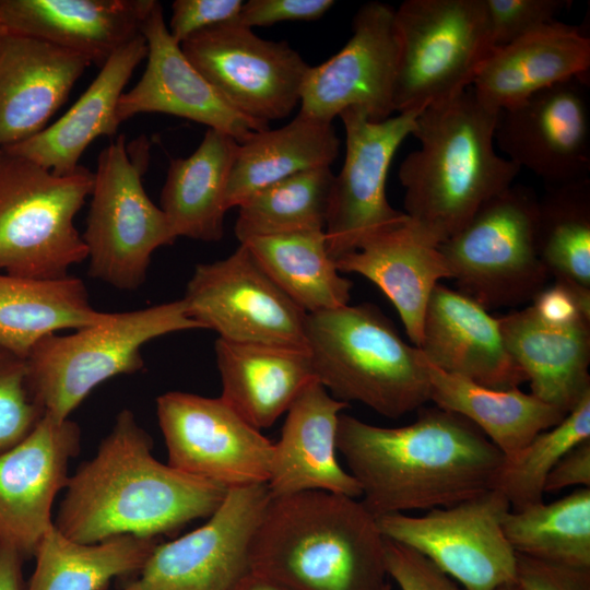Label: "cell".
<instances>
[{
    "instance_id": "1",
    "label": "cell",
    "mask_w": 590,
    "mask_h": 590,
    "mask_svg": "<svg viewBox=\"0 0 590 590\" xmlns=\"http://www.w3.org/2000/svg\"><path fill=\"white\" fill-rule=\"evenodd\" d=\"M337 450L376 518L450 507L493 488L503 452L469 420L420 408L412 424L380 427L340 414Z\"/></svg>"
},
{
    "instance_id": "2",
    "label": "cell",
    "mask_w": 590,
    "mask_h": 590,
    "mask_svg": "<svg viewBox=\"0 0 590 590\" xmlns=\"http://www.w3.org/2000/svg\"><path fill=\"white\" fill-rule=\"evenodd\" d=\"M152 449L133 412L121 410L95 455L69 476L56 528L74 541L95 543L126 534L158 539L209 518L228 488L158 461Z\"/></svg>"
},
{
    "instance_id": "3",
    "label": "cell",
    "mask_w": 590,
    "mask_h": 590,
    "mask_svg": "<svg viewBox=\"0 0 590 590\" xmlns=\"http://www.w3.org/2000/svg\"><path fill=\"white\" fill-rule=\"evenodd\" d=\"M497 115L471 87L417 115L411 135L421 146L398 174L406 225L418 240L438 247L512 185L520 168L495 151Z\"/></svg>"
},
{
    "instance_id": "4",
    "label": "cell",
    "mask_w": 590,
    "mask_h": 590,
    "mask_svg": "<svg viewBox=\"0 0 590 590\" xmlns=\"http://www.w3.org/2000/svg\"><path fill=\"white\" fill-rule=\"evenodd\" d=\"M249 571L290 590H384V535L357 498L326 491L270 497Z\"/></svg>"
},
{
    "instance_id": "5",
    "label": "cell",
    "mask_w": 590,
    "mask_h": 590,
    "mask_svg": "<svg viewBox=\"0 0 590 590\" xmlns=\"http://www.w3.org/2000/svg\"><path fill=\"white\" fill-rule=\"evenodd\" d=\"M306 347L315 378L337 400L398 418L429 401L426 359L373 304L307 314Z\"/></svg>"
},
{
    "instance_id": "6",
    "label": "cell",
    "mask_w": 590,
    "mask_h": 590,
    "mask_svg": "<svg viewBox=\"0 0 590 590\" xmlns=\"http://www.w3.org/2000/svg\"><path fill=\"white\" fill-rule=\"evenodd\" d=\"M202 329L181 299L107 312L101 321L40 339L25 361L28 385L45 414L63 421L104 381L140 371L141 349L162 335Z\"/></svg>"
},
{
    "instance_id": "7",
    "label": "cell",
    "mask_w": 590,
    "mask_h": 590,
    "mask_svg": "<svg viewBox=\"0 0 590 590\" xmlns=\"http://www.w3.org/2000/svg\"><path fill=\"white\" fill-rule=\"evenodd\" d=\"M94 174L80 165L58 175L0 153V271L59 279L87 259L74 217L90 197Z\"/></svg>"
},
{
    "instance_id": "8",
    "label": "cell",
    "mask_w": 590,
    "mask_h": 590,
    "mask_svg": "<svg viewBox=\"0 0 590 590\" xmlns=\"http://www.w3.org/2000/svg\"><path fill=\"white\" fill-rule=\"evenodd\" d=\"M150 144L119 134L97 157L86 227L88 275L115 288L134 291L145 281L152 255L177 238L162 209L149 198L142 177Z\"/></svg>"
},
{
    "instance_id": "9",
    "label": "cell",
    "mask_w": 590,
    "mask_h": 590,
    "mask_svg": "<svg viewBox=\"0 0 590 590\" xmlns=\"http://www.w3.org/2000/svg\"><path fill=\"white\" fill-rule=\"evenodd\" d=\"M539 199L511 185L437 248L460 293L486 310L532 300L550 276L536 243Z\"/></svg>"
},
{
    "instance_id": "10",
    "label": "cell",
    "mask_w": 590,
    "mask_h": 590,
    "mask_svg": "<svg viewBox=\"0 0 590 590\" xmlns=\"http://www.w3.org/2000/svg\"><path fill=\"white\" fill-rule=\"evenodd\" d=\"M394 24L398 114L421 113L471 87L494 49L484 0H406Z\"/></svg>"
},
{
    "instance_id": "11",
    "label": "cell",
    "mask_w": 590,
    "mask_h": 590,
    "mask_svg": "<svg viewBox=\"0 0 590 590\" xmlns=\"http://www.w3.org/2000/svg\"><path fill=\"white\" fill-rule=\"evenodd\" d=\"M510 504L489 489L423 516L384 515L381 534L414 548L465 590H496L516 581V552L505 536L503 520Z\"/></svg>"
},
{
    "instance_id": "12",
    "label": "cell",
    "mask_w": 590,
    "mask_h": 590,
    "mask_svg": "<svg viewBox=\"0 0 590 590\" xmlns=\"http://www.w3.org/2000/svg\"><path fill=\"white\" fill-rule=\"evenodd\" d=\"M193 67L241 115L269 126L300 103L310 66L286 42L267 40L237 21L180 44Z\"/></svg>"
},
{
    "instance_id": "13",
    "label": "cell",
    "mask_w": 590,
    "mask_h": 590,
    "mask_svg": "<svg viewBox=\"0 0 590 590\" xmlns=\"http://www.w3.org/2000/svg\"><path fill=\"white\" fill-rule=\"evenodd\" d=\"M182 300L188 316L219 339L307 349V314L243 244L224 259L198 264Z\"/></svg>"
},
{
    "instance_id": "14",
    "label": "cell",
    "mask_w": 590,
    "mask_h": 590,
    "mask_svg": "<svg viewBox=\"0 0 590 590\" xmlns=\"http://www.w3.org/2000/svg\"><path fill=\"white\" fill-rule=\"evenodd\" d=\"M418 114L371 121L364 111L351 107L339 115L345 130V157L334 177L324 229L334 260L408 223L405 213L388 202L386 181L390 163L412 134Z\"/></svg>"
},
{
    "instance_id": "15",
    "label": "cell",
    "mask_w": 590,
    "mask_h": 590,
    "mask_svg": "<svg viewBox=\"0 0 590 590\" xmlns=\"http://www.w3.org/2000/svg\"><path fill=\"white\" fill-rule=\"evenodd\" d=\"M156 414L172 468L228 489L268 483L273 442L220 397L168 391Z\"/></svg>"
},
{
    "instance_id": "16",
    "label": "cell",
    "mask_w": 590,
    "mask_h": 590,
    "mask_svg": "<svg viewBox=\"0 0 590 590\" xmlns=\"http://www.w3.org/2000/svg\"><path fill=\"white\" fill-rule=\"evenodd\" d=\"M271 494L267 484L233 487L199 528L157 543L119 590H231L249 573V547Z\"/></svg>"
},
{
    "instance_id": "17",
    "label": "cell",
    "mask_w": 590,
    "mask_h": 590,
    "mask_svg": "<svg viewBox=\"0 0 590 590\" xmlns=\"http://www.w3.org/2000/svg\"><path fill=\"white\" fill-rule=\"evenodd\" d=\"M394 11L378 1L359 8L345 46L309 68L300 111L328 122L351 107L364 111L371 121L391 117L399 51Z\"/></svg>"
},
{
    "instance_id": "18",
    "label": "cell",
    "mask_w": 590,
    "mask_h": 590,
    "mask_svg": "<svg viewBox=\"0 0 590 590\" xmlns=\"http://www.w3.org/2000/svg\"><path fill=\"white\" fill-rule=\"evenodd\" d=\"M588 78L541 90L500 109L494 141L507 160L550 186L589 178L590 116Z\"/></svg>"
},
{
    "instance_id": "19",
    "label": "cell",
    "mask_w": 590,
    "mask_h": 590,
    "mask_svg": "<svg viewBox=\"0 0 590 590\" xmlns=\"http://www.w3.org/2000/svg\"><path fill=\"white\" fill-rule=\"evenodd\" d=\"M81 429L47 414L22 441L0 453V543L33 557L54 526L52 507L80 451Z\"/></svg>"
},
{
    "instance_id": "20",
    "label": "cell",
    "mask_w": 590,
    "mask_h": 590,
    "mask_svg": "<svg viewBox=\"0 0 590 590\" xmlns=\"http://www.w3.org/2000/svg\"><path fill=\"white\" fill-rule=\"evenodd\" d=\"M148 44L146 67L118 103L120 122L142 113L189 119L229 134L238 143L269 129L233 108L193 67L170 36L162 4L154 2L141 30Z\"/></svg>"
},
{
    "instance_id": "21",
    "label": "cell",
    "mask_w": 590,
    "mask_h": 590,
    "mask_svg": "<svg viewBox=\"0 0 590 590\" xmlns=\"http://www.w3.org/2000/svg\"><path fill=\"white\" fill-rule=\"evenodd\" d=\"M90 66L48 42L0 32V153L45 129Z\"/></svg>"
},
{
    "instance_id": "22",
    "label": "cell",
    "mask_w": 590,
    "mask_h": 590,
    "mask_svg": "<svg viewBox=\"0 0 590 590\" xmlns=\"http://www.w3.org/2000/svg\"><path fill=\"white\" fill-rule=\"evenodd\" d=\"M418 349L437 368L488 388L505 390L528 381L505 345L498 318L441 283L428 299Z\"/></svg>"
},
{
    "instance_id": "23",
    "label": "cell",
    "mask_w": 590,
    "mask_h": 590,
    "mask_svg": "<svg viewBox=\"0 0 590 590\" xmlns=\"http://www.w3.org/2000/svg\"><path fill=\"white\" fill-rule=\"evenodd\" d=\"M349 403L311 380L286 412L280 440L273 444L268 488L272 497L326 491L358 498L361 486L337 458V428Z\"/></svg>"
},
{
    "instance_id": "24",
    "label": "cell",
    "mask_w": 590,
    "mask_h": 590,
    "mask_svg": "<svg viewBox=\"0 0 590 590\" xmlns=\"http://www.w3.org/2000/svg\"><path fill=\"white\" fill-rule=\"evenodd\" d=\"M154 0H0V32L39 38L102 67L139 35Z\"/></svg>"
},
{
    "instance_id": "25",
    "label": "cell",
    "mask_w": 590,
    "mask_h": 590,
    "mask_svg": "<svg viewBox=\"0 0 590 590\" xmlns=\"http://www.w3.org/2000/svg\"><path fill=\"white\" fill-rule=\"evenodd\" d=\"M590 38L555 21L492 50L471 85L476 98L499 111L575 78H588Z\"/></svg>"
},
{
    "instance_id": "26",
    "label": "cell",
    "mask_w": 590,
    "mask_h": 590,
    "mask_svg": "<svg viewBox=\"0 0 590 590\" xmlns=\"http://www.w3.org/2000/svg\"><path fill=\"white\" fill-rule=\"evenodd\" d=\"M141 35L116 50L69 110L35 135L3 152L27 158L58 175L75 170L97 138L117 135L118 103L135 68L146 58Z\"/></svg>"
},
{
    "instance_id": "27",
    "label": "cell",
    "mask_w": 590,
    "mask_h": 590,
    "mask_svg": "<svg viewBox=\"0 0 590 590\" xmlns=\"http://www.w3.org/2000/svg\"><path fill=\"white\" fill-rule=\"evenodd\" d=\"M505 345L531 394L569 413L590 391V321H543L530 306L498 318Z\"/></svg>"
},
{
    "instance_id": "28",
    "label": "cell",
    "mask_w": 590,
    "mask_h": 590,
    "mask_svg": "<svg viewBox=\"0 0 590 590\" xmlns=\"http://www.w3.org/2000/svg\"><path fill=\"white\" fill-rule=\"evenodd\" d=\"M220 396L257 429L271 427L315 378L307 349L216 339Z\"/></svg>"
},
{
    "instance_id": "29",
    "label": "cell",
    "mask_w": 590,
    "mask_h": 590,
    "mask_svg": "<svg viewBox=\"0 0 590 590\" xmlns=\"http://www.w3.org/2000/svg\"><path fill=\"white\" fill-rule=\"evenodd\" d=\"M341 273L359 274L394 305L413 345L420 347L426 306L435 286L451 279L437 247L418 240L406 224L386 232L335 260Z\"/></svg>"
},
{
    "instance_id": "30",
    "label": "cell",
    "mask_w": 590,
    "mask_h": 590,
    "mask_svg": "<svg viewBox=\"0 0 590 590\" xmlns=\"http://www.w3.org/2000/svg\"><path fill=\"white\" fill-rule=\"evenodd\" d=\"M239 143L210 129L186 158L172 160L160 208L176 237L212 243L224 234L225 192Z\"/></svg>"
},
{
    "instance_id": "31",
    "label": "cell",
    "mask_w": 590,
    "mask_h": 590,
    "mask_svg": "<svg viewBox=\"0 0 590 590\" xmlns=\"http://www.w3.org/2000/svg\"><path fill=\"white\" fill-rule=\"evenodd\" d=\"M429 401L473 423L504 455L515 458L538 434L557 425L568 413L519 387L493 389L449 374L426 361Z\"/></svg>"
},
{
    "instance_id": "32",
    "label": "cell",
    "mask_w": 590,
    "mask_h": 590,
    "mask_svg": "<svg viewBox=\"0 0 590 590\" xmlns=\"http://www.w3.org/2000/svg\"><path fill=\"white\" fill-rule=\"evenodd\" d=\"M340 139L332 122L299 110L279 129L253 133L239 143L229 174L225 206H239L258 190L300 172L330 167Z\"/></svg>"
},
{
    "instance_id": "33",
    "label": "cell",
    "mask_w": 590,
    "mask_h": 590,
    "mask_svg": "<svg viewBox=\"0 0 590 590\" xmlns=\"http://www.w3.org/2000/svg\"><path fill=\"white\" fill-rule=\"evenodd\" d=\"M106 314L92 307L79 278L33 279L0 271V346L23 358L44 337L96 323Z\"/></svg>"
},
{
    "instance_id": "34",
    "label": "cell",
    "mask_w": 590,
    "mask_h": 590,
    "mask_svg": "<svg viewBox=\"0 0 590 590\" xmlns=\"http://www.w3.org/2000/svg\"><path fill=\"white\" fill-rule=\"evenodd\" d=\"M158 539L118 535L95 543L74 541L55 526L34 554L25 590H104L111 580L137 575Z\"/></svg>"
},
{
    "instance_id": "35",
    "label": "cell",
    "mask_w": 590,
    "mask_h": 590,
    "mask_svg": "<svg viewBox=\"0 0 590 590\" xmlns=\"http://www.w3.org/2000/svg\"><path fill=\"white\" fill-rule=\"evenodd\" d=\"M240 244L306 314L349 304L353 283L338 270L324 231L257 236Z\"/></svg>"
},
{
    "instance_id": "36",
    "label": "cell",
    "mask_w": 590,
    "mask_h": 590,
    "mask_svg": "<svg viewBox=\"0 0 590 590\" xmlns=\"http://www.w3.org/2000/svg\"><path fill=\"white\" fill-rule=\"evenodd\" d=\"M536 243L555 282L590 294V178L551 186L539 199Z\"/></svg>"
},
{
    "instance_id": "37",
    "label": "cell",
    "mask_w": 590,
    "mask_h": 590,
    "mask_svg": "<svg viewBox=\"0 0 590 590\" xmlns=\"http://www.w3.org/2000/svg\"><path fill=\"white\" fill-rule=\"evenodd\" d=\"M503 530L517 553L590 568V488L580 487L550 504L510 510Z\"/></svg>"
},
{
    "instance_id": "38",
    "label": "cell",
    "mask_w": 590,
    "mask_h": 590,
    "mask_svg": "<svg viewBox=\"0 0 590 590\" xmlns=\"http://www.w3.org/2000/svg\"><path fill=\"white\" fill-rule=\"evenodd\" d=\"M334 177L330 167H320L258 190L238 206L237 239L324 231Z\"/></svg>"
},
{
    "instance_id": "39",
    "label": "cell",
    "mask_w": 590,
    "mask_h": 590,
    "mask_svg": "<svg viewBox=\"0 0 590 590\" xmlns=\"http://www.w3.org/2000/svg\"><path fill=\"white\" fill-rule=\"evenodd\" d=\"M590 438V391L555 426L538 434L515 458L505 460L493 488L514 511L543 502L544 483L558 460Z\"/></svg>"
},
{
    "instance_id": "40",
    "label": "cell",
    "mask_w": 590,
    "mask_h": 590,
    "mask_svg": "<svg viewBox=\"0 0 590 590\" xmlns=\"http://www.w3.org/2000/svg\"><path fill=\"white\" fill-rule=\"evenodd\" d=\"M44 415L28 385L25 358L0 346V453L28 436Z\"/></svg>"
},
{
    "instance_id": "41",
    "label": "cell",
    "mask_w": 590,
    "mask_h": 590,
    "mask_svg": "<svg viewBox=\"0 0 590 590\" xmlns=\"http://www.w3.org/2000/svg\"><path fill=\"white\" fill-rule=\"evenodd\" d=\"M493 48L504 47L556 20L569 0H484Z\"/></svg>"
},
{
    "instance_id": "42",
    "label": "cell",
    "mask_w": 590,
    "mask_h": 590,
    "mask_svg": "<svg viewBox=\"0 0 590 590\" xmlns=\"http://www.w3.org/2000/svg\"><path fill=\"white\" fill-rule=\"evenodd\" d=\"M384 563L401 590H465L420 552L385 536Z\"/></svg>"
},
{
    "instance_id": "43",
    "label": "cell",
    "mask_w": 590,
    "mask_h": 590,
    "mask_svg": "<svg viewBox=\"0 0 590 590\" xmlns=\"http://www.w3.org/2000/svg\"><path fill=\"white\" fill-rule=\"evenodd\" d=\"M243 3L240 0H176L172 3L168 32L180 45L200 31L237 21Z\"/></svg>"
},
{
    "instance_id": "44",
    "label": "cell",
    "mask_w": 590,
    "mask_h": 590,
    "mask_svg": "<svg viewBox=\"0 0 590 590\" xmlns=\"http://www.w3.org/2000/svg\"><path fill=\"white\" fill-rule=\"evenodd\" d=\"M516 582L521 590H590V568L550 563L516 552Z\"/></svg>"
},
{
    "instance_id": "45",
    "label": "cell",
    "mask_w": 590,
    "mask_h": 590,
    "mask_svg": "<svg viewBox=\"0 0 590 590\" xmlns=\"http://www.w3.org/2000/svg\"><path fill=\"white\" fill-rule=\"evenodd\" d=\"M333 4L332 0H249L243 3L238 22L252 28L283 21H315Z\"/></svg>"
},
{
    "instance_id": "46",
    "label": "cell",
    "mask_w": 590,
    "mask_h": 590,
    "mask_svg": "<svg viewBox=\"0 0 590 590\" xmlns=\"http://www.w3.org/2000/svg\"><path fill=\"white\" fill-rule=\"evenodd\" d=\"M531 307L551 324H569L581 319L590 321V295L576 293L558 282L541 290L533 297Z\"/></svg>"
},
{
    "instance_id": "47",
    "label": "cell",
    "mask_w": 590,
    "mask_h": 590,
    "mask_svg": "<svg viewBox=\"0 0 590 590\" xmlns=\"http://www.w3.org/2000/svg\"><path fill=\"white\" fill-rule=\"evenodd\" d=\"M579 485L590 488V438L566 452L545 479L544 493Z\"/></svg>"
},
{
    "instance_id": "48",
    "label": "cell",
    "mask_w": 590,
    "mask_h": 590,
    "mask_svg": "<svg viewBox=\"0 0 590 590\" xmlns=\"http://www.w3.org/2000/svg\"><path fill=\"white\" fill-rule=\"evenodd\" d=\"M24 560L15 548L0 543V590H25Z\"/></svg>"
},
{
    "instance_id": "49",
    "label": "cell",
    "mask_w": 590,
    "mask_h": 590,
    "mask_svg": "<svg viewBox=\"0 0 590 590\" xmlns=\"http://www.w3.org/2000/svg\"><path fill=\"white\" fill-rule=\"evenodd\" d=\"M231 590H290L274 581L247 573Z\"/></svg>"
},
{
    "instance_id": "50",
    "label": "cell",
    "mask_w": 590,
    "mask_h": 590,
    "mask_svg": "<svg viewBox=\"0 0 590 590\" xmlns=\"http://www.w3.org/2000/svg\"><path fill=\"white\" fill-rule=\"evenodd\" d=\"M496 590H521V589L519 585L516 581H514V582L502 585Z\"/></svg>"
},
{
    "instance_id": "51",
    "label": "cell",
    "mask_w": 590,
    "mask_h": 590,
    "mask_svg": "<svg viewBox=\"0 0 590 590\" xmlns=\"http://www.w3.org/2000/svg\"><path fill=\"white\" fill-rule=\"evenodd\" d=\"M384 590H391V585L387 582Z\"/></svg>"
}]
</instances>
